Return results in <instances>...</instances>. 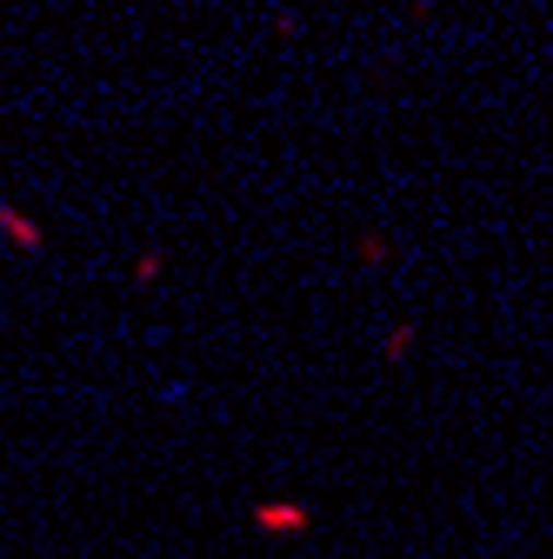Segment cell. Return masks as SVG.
I'll return each mask as SVG.
<instances>
[{
    "label": "cell",
    "instance_id": "cell-1",
    "mask_svg": "<svg viewBox=\"0 0 553 559\" xmlns=\"http://www.w3.org/2000/svg\"><path fill=\"white\" fill-rule=\"evenodd\" d=\"M0 234H8V247H21V253H40V247H47V234H40V221H27V214H14V206H0Z\"/></svg>",
    "mask_w": 553,
    "mask_h": 559
},
{
    "label": "cell",
    "instance_id": "cell-3",
    "mask_svg": "<svg viewBox=\"0 0 553 559\" xmlns=\"http://www.w3.org/2000/svg\"><path fill=\"white\" fill-rule=\"evenodd\" d=\"M407 354H413V326H393L387 333V360H407Z\"/></svg>",
    "mask_w": 553,
    "mask_h": 559
},
{
    "label": "cell",
    "instance_id": "cell-2",
    "mask_svg": "<svg viewBox=\"0 0 553 559\" xmlns=\"http://www.w3.org/2000/svg\"><path fill=\"white\" fill-rule=\"evenodd\" d=\"M254 520L273 526V533H301V526H307V507H260Z\"/></svg>",
    "mask_w": 553,
    "mask_h": 559
}]
</instances>
